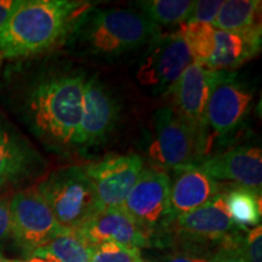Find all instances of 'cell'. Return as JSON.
<instances>
[{
    "instance_id": "6da1fadb",
    "label": "cell",
    "mask_w": 262,
    "mask_h": 262,
    "mask_svg": "<svg viewBox=\"0 0 262 262\" xmlns=\"http://www.w3.org/2000/svg\"><path fill=\"white\" fill-rule=\"evenodd\" d=\"M88 77L77 68H60L39 77L26 93L22 106L25 122L55 152L77 149Z\"/></svg>"
},
{
    "instance_id": "7a4b0ae2",
    "label": "cell",
    "mask_w": 262,
    "mask_h": 262,
    "mask_svg": "<svg viewBox=\"0 0 262 262\" xmlns=\"http://www.w3.org/2000/svg\"><path fill=\"white\" fill-rule=\"evenodd\" d=\"M91 8L75 0H17L0 28V57L21 58L63 42L78 18Z\"/></svg>"
},
{
    "instance_id": "3957f363",
    "label": "cell",
    "mask_w": 262,
    "mask_h": 262,
    "mask_svg": "<svg viewBox=\"0 0 262 262\" xmlns=\"http://www.w3.org/2000/svg\"><path fill=\"white\" fill-rule=\"evenodd\" d=\"M160 27L134 9H94L78 18L64 42L73 55L102 60L122 57L149 44Z\"/></svg>"
},
{
    "instance_id": "277c9868",
    "label": "cell",
    "mask_w": 262,
    "mask_h": 262,
    "mask_svg": "<svg viewBox=\"0 0 262 262\" xmlns=\"http://www.w3.org/2000/svg\"><path fill=\"white\" fill-rule=\"evenodd\" d=\"M37 191L63 231H77L98 211L96 195L84 166L54 170Z\"/></svg>"
},
{
    "instance_id": "5b68a950",
    "label": "cell",
    "mask_w": 262,
    "mask_h": 262,
    "mask_svg": "<svg viewBox=\"0 0 262 262\" xmlns=\"http://www.w3.org/2000/svg\"><path fill=\"white\" fill-rule=\"evenodd\" d=\"M204 143V129L185 122L170 107L160 108L155 117L148 156L158 169L173 170L199 164Z\"/></svg>"
},
{
    "instance_id": "8992f818",
    "label": "cell",
    "mask_w": 262,
    "mask_h": 262,
    "mask_svg": "<svg viewBox=\"0 0 262 262\" xmlns=\"http://www.w3.org/2000/svg\"><path fill=\"white\" fill-rule=\"evenodd\" d=\"M194 58L180 33H168L156 37L148 44L146 55L140 62L136 79L141 86L152 93L168 94Z\"/></svg>"
},
{
    "instance_id": "52a82bcc",
    "label": "cell",
    "mask_w": 262,
    "mask_h": 262,
    "mask_svg": "<svg viewBox=\"0 0 262 262\" xmlns=\"http://www.w3.org/2000/svg\"><path fill=\"white\" fill-rule=\"evenodd\" d=\"M10 217L12 238L29 256L64 232L37 189L18 192L12 196Z\"/></svg>"
},
{
    "instance_id": "ba28073f",
    "label": "cell",
    "mask_w": 262,
    "mask_h": 262,
    "mask_svg": "<svg viewBox=\"0 0 262 262\" xmlns=\"http://www.w3.org/2000/svg\"><path fill=\"white\" fill-rule=\"evenodd\" d=\"M170 176L158 168H143L122 208L149 235L169 221Z\"/></svg>"
},
{
    "instance_id": "9c48e42d",
    "label": "cell",
    "mask_w": 262,
    "mask_h": 262,
    "mask_svg": "<svg viewBox=\"0 0 262 262\" xmlns=\"http://www.w3.org/2000/svg\"><path fill=\"white\" fill-rule=\"evenodd\" d=\"M84 170L94 187L98 211L122 208L143 170V160L136 155L108 156Z\"/></svg>"
},
{
    "instance_id": "30bf717a",
    "label": "cell",
    "mask_w": 262,
    "mask_h": 262,
    "mask_svg": "<svg viewBox=\"0 0 262 262\" xmlns=\"http://www.w3.org/2000/svg\"><path fill=\"white\" fill-rule=\"evenodd\" d=\"M120 116L119 102L97 75L85 83L77 148L86 149L103 143L112 135Z\"/></svg>"
},
{
    "instance_id": "8fae6325",
    "label": "cell",
    "mask_w": 262,
    "mask_h": 262,
    "mask_svg": "<svg viewBox=\"0 0 262 262\" xmlns=\"http://www.w3.org/2000/svg\"><path fill=\"white\" fill-rule=\"evenodd\" d=\"M234 227L225 194L219 193L196 210L170 220L164 229L186 244L209 245L220 244L233 233Z\"/></svg>"
},
{
    "instance_id": "7c38bea8",
    "label": "cell",
    "mask_w": 262,
    "mask_h": 262,
    "mask_svg": "<svg viewBox=\"0 0 262 262\" xmlns=\"http://www.w3.org/2000/svg\"><path fill=\"white\" fill-rule=\"evenodd\" d=\"M253 91L227 71L215 72L206 106V126L219 135H228L241 125L253 102Z\"/></svg>"
},
{
    "instance_id": "4fadbf2b",
    "label": "cell",
    "mask_w": 262,
    "mask_h": 262,
    "mask_svg": "<svg viewBox=\"0 0 262 262\" xmlns=\"http://www.w3.org/2000/svg\"><path fill=\"white\" fill-rule=\"evenodd\" d=\"M215 72L196 62L185 70L168 94L171 96V110L176 116L199 129H205L206 106L210 96Z\"/></svg>"
},
{
    "instance_id": "5bb4252c",
    "label": "cell",
    "mask_w": 262,
    "mask_h": 262,
    "mask_svg": "<svg viewBox=\"0 0 262 262\" xmlns=\"http://www.w3.org/2000/svg\"><path fill=\"white\" fill-rule=\"evenodd\" d=\"M75 232L90 247L114 242L141 249L148 247L150 243V235L141 228L123 208L97 211Z\"/></svg>"
},
{
    "instance_id": "9a60e30c",
    "label": "cell",
    "mask_w": 262,
    "mask_h": 262,
    "mask_svg": "<svg viewBox=\"0 0 262 262\" xmlns=\"http://www.w3.org/2000/svg\"><path fill=\"white\" fill-rule=\"evenodd\" d=\"M219 193V183L210 178L199 164L173 169L170 178L169 221L196 210Z\"/></svg>"
},
{
    "instance_id": "2e32d148",
    "label": "cell",
    "mask_w": 262,
    "mask_h": 262,
    "mask_svg": "<svg viewBox=\"0 0 262 262\" xmlns=\"http://www.w3.org/2000/svg\"><path fill=\"white\" fill-rule=\"evenodd\" d=\"M199 166L214 180L233 181L261 193L262 153L257 147H237L217 153L202 160Z\"/></svg>"
},
{
    "instance_id": "e0dca14e",
    "label": "cell",
    "mask_w": 262,
    "mask_h": 262,
    "mask_svg": "<svg viewBox=\"0 0 262 262\" xmlns=\"http://www.w3.org/2000/svg\"><path fill=\"white\" fill-rule=\"evenodd\" d=\"M44 162L18 133L0 119V187L37 176Z\"/></svg>"
},
{
    "instance_id": "ac0fdd59",
    "label": "cell",
    "mask_w": 262,
    "mask_h": 262,
    "mask_svg": "<svg viewBox=\"0 0 262 262\" xmlns=\"http://www.w3.org/2000/svg\"><path fill=\"white\" fill-rule=\"evenodd\" d=\"M260 49L261 27L242 34L215 29L214 54L203 67L214 72H228L254 57Z\"/></svg>"
},
{
    "instance_id": "d6986e66",
    "label": "cell",
    "mask_w": 262,
    "mask_h": 262,
    "mask_svg": "<svg viewBox=\"0 0 262 262\" xmlns=\"http://www.w3.org/2000/svg\"><path fill=\"white\" fill-rule=\"evenodd\" d=\"M260 0H227L212 22V27L219 31L242 34L261 27Z\"/></svg>"
},
{
    "instance_id": "ffe728a7",
    "label": "cell",
    "mask_w": 262,
    "mask_h": 262,
    "mask_svg": "<svg viewBox=\"0 0 262 262\" xmlns=\"http://www.w3.org/2000/svg\"><path fill=\"white\" fill-rule=\"evenodd\" d=\"M226 205L234 225L245 229L261 222V193L237 186L224 193Z\"/></svg>"
},
{
    "instance_id": "44dd1931",
    "label": "cell",
    "mask_w": 262,
    "mask_h": 262,
    "mask_svg": "<svg viewBox=\"0 0 262 262\" xmlns=\"http://www.w3.org/2000/svg\"><path fill=\"white\" fill-rule=\"evenodd\" d=\"M32 256L50 257L57 262H90L91 247L75 231H64Z\"/></svg>"
},
{
    "instance_id": "7402d4cb",
    "label": "cell",
    "mask_w": 262,
    "mask_h": 262,
    "mask_svg": "<svg viewBox=\"0 0 262 262\" xmlns=\"http://www.w3.org/2000/svg\"><path fill=\"white\" fill-rule=\"evenodd\" d=\"M192 0H142L137 2V9L158 26L185 24L193 8Z\"/></svg>"
},
{
    "instance_id": "603a6c76",
    "label": "cell",
    "mask_w": 262,
    "mask_h": 262,
    "mask_svg": "<svg viewBox=\"0 0 262 262\" xmlns=\"http://www.w3.org/2000/svg\"><path fill=\"white\" fill-rule=\"evenodd\" d=\"M180 34L185 39L194 62L204 66L215 50V28L210 25L182 24Z\"/></svg>"
},
{
    "instance_id": "cb8c5ba5",
    "label": "cell",
    "mask_w": 262,
    "mask_h": 262,
    "mask_svg": "<svg viewBox=\"0 0 262 262\" xmlns=\"http://www.w3.org/2000/svg\"><path fill=\"white\" fill-rule=\"evenodd\" d=\"M90 262H146L141 249L106 242L91 247Z\"/></svg>"
},
{
    "instance_id": "d4e9b609",
    "label": "cell",
    "mask_w": 262,
    "mask_h": 262,
    "mask_svg": "<svg viewBox=\"0 0 262 262\" xmlns=\"http://www.w3.org/2000/svg\"><path fill=\"white\" fill-rule=\"evenodd\" d=\"M212 262H249L243 247V239L232 233L219 244L212 254Z\"/></svg>"
},
{
    "instance_id": "484cf974",
    "label": "cell",
    "mask_w": 262,
    "mask_h": 262,
    "mask_svg": "<svg viewBox=\"0 0 262 262\" xmlns=\"http://www.w3.org/2000/svg\"><path fill=\"white\" fill-rule=\"evenodd\" d=\"M222 0H199L193 3L187 21L185 24L212 25L222 6Z\"/></svg>"
},
{
    "instance_id": "4316f807",
    "label": "cell",
    "mask_w": 262,
    "mask_h": 262,
    "mask_svg": "<svg viewBox=\"0 0 262 262\" xmlns=\"http://www.w3.org/2000/svg\"><path fill=\"white\" fill-rule=\"evenodd\" d=\"M243 247L249 262H262V227L261 225L249 229L243 239Z\"/></svg>"
},
{
    "instance_id": "83f0119b",
    "label": "cell",
    "mask_w": 262,
    "mask_h": 262,
    "mask_svg": "<svg viewBox=\"0 0 262 262\" xmlns=\"http://www.w3.org/2000/svg\"><path fill=\"white\" fill-rule=\"evenodd\" d=\"M153 262H212V254L198 250H183Z\"/></svg>"
},
{
    "instance_id": "f1b7e54d",
    "label": "cell",
    "mask_w": 262,
    "mask_h": 262,
    "mask_svg": "<svg viewBox=\"0 0 262 262\" xmlns=\"http://www.w3.org/2000/svg\"><path fill=\"white\" fill-rule=\"evenodd\" d=\"M11 235V217H10V201L0 198V243Z\"/></svg>"
},
{
    "instance_id": "f546056e",
    "label": "cell",
    "mask_w": 262,
    "mask_h": 262,
    "mask_svg": "<svg viewBox=\"0 0 262 262\" xmlns=\"http://www.w3.org/2000/svg\"><path fill=\"white\" fill-rule=\"evenodd\" d=\"M17 4V0H0V28Z\"/></svg>"
},
{
    "instance_id": "4dcf8cb0",
    "label": "cell",
    "mask_w": 262,
    "mask_h": 262,
    "mask_svg": "<svg viewBox=\"0 0 262 262\" xmlns=\"http://www.w3.org/2000/svg\"><path fill=\"white\" fill-rule=\"evenodd\" d=\"M22 262H57L55 260H52L50 257H44V256H31L27 261H22Z\"/></svg>"
},
{
    "instance_id": "1f68e13d",
    "label": "cell",
    "mask_w": 262,
    "mask_h": 262,
    "mask_svg": "<svg viewBox=\"0 0 262 262\" xmlns=\"http://www.w3.org/2000/svg\"><path fill=\"white\" fill-rule=\"evenodd\" d=\"M0 262H22V261H19V260H9V258L4 257L2 254H0Z\"/></svg>"
}]
</instances>
